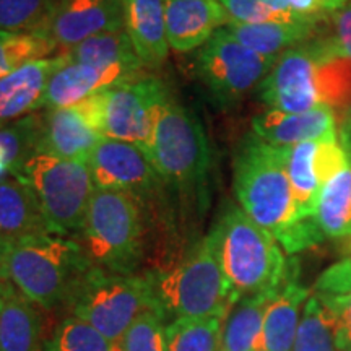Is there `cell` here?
<instances>
[{
	"mask_svg": "<svg viewBox=\"0 0 351 351\" xmlns=\"http://www.w3.org/2000/svg\"><path fill=\"white\" fill-rule=\"evenodd\" d=\"M289 147L251 135L234 158L232 187L243 212L293 256L326 241L315 221H300L288 176Z\"/></svg>",
	"mask_w": 351,
	"mask_h": 351,
	"instance_id": "1",
	"label": "cell"
},
{
	"mask_svg": "<svg viewBox=\"0 0 351 351\" xmlns=\"http://www.w3.org/2000/svg\"><path fill=\"white\" fill-rule=\"evenodd\" d=\"M90 267L77 241L59 234H33L7 239L0 275L33 304L51 309L72 300Z\"/></svg>",
	"mask_w": 351,
	"mask_h": 351,
	"instance_id": "2",
	"label": "cell"
},
{
	"mask_svg": "<svg viewBox=\"0 0 351 351\" xmlns=\"http://www.w3.org/2000/svg\"><path fill=\"white\" fill-rule=\"evenodd\" d=\"M213 231L223 274L236 300L282 287L295 258L285 257L278 241L252 221L243 208H228Z\"/></svg>",
	"mask_w": 351,
	"mask_h": 351,
	"instance_id": "3",
	"label": "cell"
},
{
	"mask_svg": "<svg viewBox=\"0 0 351 351\" xmlns=\"http://www.w3.org/2000/svg\"><path fill=\"white\" fill-rule=\"evenodd\" d=\"M150 161L165 187L186 202L207 194L210 147L199 117L168 93L158 114Z\"/></svg>",
	"mask_w": 351,
	"mask_h": 351,
	"instance_id": "4",
	"label": "cell"
},
{
	"mask_svg": "<svg viewBox=\"0 0 351 351\" xmlns=\"http://www.w3.org/2000/svg\"><path fill=\"white\" fill-rule=\"evenodd\" d=\"M78 232L91 267L134 274L143 251L142 200L129 192L96 189Z\"/></svg>",
	"mask_w": 351,
	"mask_h": 351,
	"instance_id": "5",
	"label": "cell"
},
{
	"mask_svg": "<svg viewBox=\"0 0 351 351\" xmlns=\"http://www.w3.org/2000/svg\"><path fill=\"white\" fill-rule=\"evenodd\" d=\"M153 285L161 314L174 319L228 315L238 301L223 274L215 231L179 265L153 278Z\"/></svg>",
	"mask_w": 351,
	"mask_h": 351,
	"instance_id": "6",
	"label": "cell"
},
{
	"mask_svg": "<svg viewBox=\"0 0 351 351\" xmlns=\"http://www.w3.org/2000/svg\"><path fill=\"white\" fill-rule=\"evenodd\" d=\"M70 301L75 317L117 343L145 311H160L152 276L114 274L96 267L85 271Z\"/></svg>",
	"mask_w": 351,
	"mask_h": 351,
	"instance_id": "7",
	"label": "cell"
},
{
	"mask_svg": "<svg viewBox=\"0 0 351 351\" xmlns=\"http://www.w3.org/2000/svg\"><path fill=\"white\" fill-rule=\"evenodd\" d=\"M168 93L160 78L142 75L101 90L78 106L101 137L135 145L150 160L158 114Z\"/></svg>",
	"mask_w": 351,
	"mask_h": 351,
	"instance_id": "8",
	"label": "cell"
},
{
	"mask_svg": "<svg viewBox=\"0 0 351 351\" xmlns=\"http://www.w3.org/2000/svg\"><path fill=\"white\" fill-rule=\"evenodd\" d=\"M19 178L34 191L54 234L69 236L82 230L96 191L88 163L36 153Z\"/></svg>",
	"mask_w": 351,
	"mask_h": 351,
	"instance_id": "9",
	"label": "cell"
},
{
	"mask_svg": "<svg viewBox=\"0 0 351 351\" xmlns=\"http://www.w3.org/2000/svg\"><path fill=\"white\" fill-rule=\"evenodd\" d=\"M276 59L257 54L221 28L197 52L195 70L210 99L232 108L258 88Z\"/></svg>",
	"mask_w": 351,
	"mask_h": 351,
	"instance_id": "10",
	"label": "cell"
},
{
	"mask_svg": "<svg viewBox=\"0 0 351 351\" xmlns=\"http://www.w3.org/2000/svg\"><path fill=\"white\" fill-rule=\"evenodd\" d=\"M314 39L283 52L258 85V96L269 109L300 114L322 108L317 86L319 57Z\"/></svg>",
	"mask_w": 351,
	"mask_h": 351,
	"instance_id": "11",
	"label": "cell"
},
{
	"mask_svg": "<svg viewBox=\"0 0 351 351\" xmlns=\"http://www.w3.org/2000/svg\"><path fill=\"white\" fill-rule=\"evenodd\" d=\"M88 168L96 189L129 192L142 202L165 187L147 155L121 140L101 137L88 158Z\"/></svg>",
	"mask_w": 351,
	"mask_h": 351,
	"instance_id": "12",
	"label": "cell"
},
{
	"mask_svg": "<svg viewBox=\"0 0 351 351\" xmlns=\"http://www.w3.org/2000/svg\"><path fill=\"white\" fill-rule=\"evenodd\" d=\"M124 28L122 0H60L43 38L67 52L95 34Z\"/></svg>",
	"mask_w": 351,
	"mask_h": 351,
	"instance_id": "13",
	"label": "cell"
},
{
	"mask_svg": "<svg viewBox=\"0 0 351 351\" xmlns=\"http://www.w3.org/2000/svg\"><path fill=\"white\" fill-rule=\"evenodd\" d=\"M69 62L65 52L29 60L0 78V125L10 124L46 106V91L51 77Z\"/></svg>",
	"mask_w": 351,
	"mask_h": 351,
	"instance_id": "14",
	"label": "cell"
},
{
	"mask_svg": "<svg viewBox=\"0 0 351 351\" xmlns=\"http://www.w3.org/2000/svg\"><path fill=\"white\" fill-rule=\"evenodd\" d=\"M142 75L143 70L129 67V65L93 67V65L69 60L51 77L44 108L57 109L73 106L101 90H106V88L134 80Z\"/></svg>",
	"mask_w": 351,
	"mask_h": 351,
	"instance_id": "15",
	"label": "cell"
},
{
	"mask_svg": "<svg viewBox=\"0 0 351 351\" xmlns=\"http://www.w3.org/2000/svg\"><path fill=\"white\" fill-rule=\"evenodd\" d=\"M163 3L169 47L181 54L202 47L228 25L219 0H163Z\"/></svg>",
	"mask_w": 351,
	"mask_h": 351,
	"instance_id": "16",
	"label": "cell"
},
{
	"mask_svg": "<svg viewBox=\"0 0 351 351\" xmlns=\"http://www.w3.org/2000/svg\"><path fill=\"white\" fill-rule=\"evenodd\" d=\"M99 138L101 135L78 104L41 112L38 153L88 163V158Z\"/></svg>",
	"mask_w": 351,
	"mask_h": 351,
	"instance_id": "17",
	"label": "cell"
},
{
	"mask_svg": "<svg viewBox=\"0 0 351 351\" xmlns=\"http://www.w3.org/2000/svg\"><path fill=\"white\" fill-rule=\"evenodd\" d=\"M311 289L300 282V267L295 258L291 271L267 304L258 351H293L302 309Z\"/></svg>",
	"mask_w": 351,
	"mask_h": 351,
	"instance_id": "18",
	"label": "cell"
},
{
	"mask_svg": "<svg viewBox=\"0 0 351 351\" xmlns=\"http://www.w3.org/2000/svg\"><path fill=\"white\" fill-rule=\"evenodd\" d=\"M252 132L257 138L275 147H291L296 143L317 142L339 135L335 112L327 106L300 114L269 109L254 117Z\"/></svg>",
	"mask_w": 351,
	"mask_h": 351,
	"instance_id": "19",
	"label": "cell"
},
{
	"mask_svg": "<svg viewBox=\"0 0 351 351\" xmlns=\"http://www.w3.org/2000/svg\"><path fill=\"white\" fill-rule=\"evenodd\" d=\"M124 26L145 69H158L169 54L163 0H122Z\"/></svg>",
	"mask_w": 351,
	"mask_h": 351,
	"instance_id": "20",
	"label": "cell"
},
{
	"mask_svg": "<svg viewBox=\"0 0 351 351\" xmlns=\"http://www.w3.org/2000/svg\"><path fill=\"white\" fill-rule=\"evenodd\" d=\"M0 234L7 239L54 234L36 194L21 178L0 182Z\"/></svg>",
	"mask_w": 351,
	"mask_h": 351,
	"instance_id": "21",
	"label": "cell"
},
{
	"mask_svg": "<svg viewBox=\"0 0 351 351\" xmlns=\"http://www.w3.org/2000/svg\"><path fill=\"white\" fill-rule=\"evenodd\" d=\"M0 351H44L36 304L10 283L0 295Z\"/></svg>",
	"mask_w": 351,
	"mask_h": 351,
	"instance_id": "22",
	"label": "cell"
},
{
	"mask_svg": "<svg viewBox=\"0 0 351 351\" xmlns=\"http://www.w3.org/2000/svg\"><path fill=\"white\" fill-rule=\"evenodd\" d=\"M324 25H326V20L320 23H307V21H289V23L274 21V23L256 25L231 23L225 28L241 44L257 54L280 57L283 52L314 39L322 32Z\"/></svg>",
	"mask_w": 351,
	"mask_h": 351,
	"instance_id": "23",
	"label": "cell"
},
{
	"mask_svg": "<svg viewBox=\"0 0 351 351\" xmlns=\"http://www.w3.org/2000/svg\"><path fill=\"white\" fill-rule=\"evenodd\" d=\"M274 293L244 296L234 302L223 324L219 351H258L263 315Z\"/></svg>",
	"mask_w": 351,
	"mask_h": 351,
	"instance_id": "24",
	"label": "cell"
},
{
	"mask_svg": "<svg viewBox=\"0 0 351 351\" xmlns=\"http://www.w3.org/2000/svg\"><path fill=\"white\" fill-rule=\"evenodd\" d=\"M315 221L326 239L343 243L351 238V158L346 168L320 189Z\"/></svg>",
	"mask_w": 351,
	"mask_h": 351,
	"instance_id": "25",
	"label": "cell"
},
{
	"mask_svg": "<svg viewBox=\"0 0 351 351\" xmlns=\"http://www.w3.org/2000/svg\"><path fill=\"white\" fill-rule=\"evenodd\" d=\"M324 32V28H322ZM320 32L314 39L317 51V86L322 106L330 108L335 117L351 109V59L328 49Z\"/></svg>",
	"mask_w": 351,
	"mask_h": 351,
	"instance_id": "26",
	"label": "cell"
},
{
	"mask_svg": "<svg viewBox=\"0 0 351 351\" xmlns=\"http://www.w3.org/2000/svg\"><path fill=\"white\" fill-rule=\"evenodd\" d=\"M41 112L0 125V182L19 178L29 158L38 153Z\"/></svg>",
	"mask_w": 351,
	"mask_h": 351,
	"instance_id": "27",
	"label": "cell"
},
{
	"mask_svg": "<svg viewBox=\"0 0 351 351\" xmlns=\"http://www.w3.org/2000/svg\"><path fill=\"white\" fill-rule=\"evenodd\" d=\"M70 62L109 67V65H129V67L147 70L132 46L129 34L124 28L99 33L85 39L75 47L65 52Z\"/></svg>",
	"mask_w": 351,
	"mask_h": 351,
	"instance_id": "28",
	"label": "cell"
},
{
	"mask_svg": "<svg viewBox=\"0 0 351 351\" xmlns=\"http://www.w3.org/2000/svg\"><path fill=\"white\" fill-rule=\"evenodd\" d=\"M315 148L317 142H302L289 147L288 176L300 221H315V210L322 189L314 169Z\"/></svg>",
	"mask_w": 351,
	"mask_h": 351,
	"instance_id": "29",
	"label": "cell"
},
{
	"mask_svg": "<svg viewBox=\"0 0 351 351\" xmlns=\"http://www.w3.org/2000/svg\"><path fill=\"white\" fill-rule=\"evenodd\" d=\"M293 351H343L335 315L317 293L307 298Z\"/></svg>",
	"mask_w": 351,
	"mask_h": 351,
	"instance_id": "30",
	"label": "cell"
},
{
	"mask_svg": "<svg viewBox=\"0 0 351 351\" xmlns=\"http://www.w3.org/2000/svg\"><path fill=\"white\" fill-rule=\"evenodd\" d=\"M226 315L179 317L166 327L168 351H219Z\"/></svg>",
	"mask_w": 351,
	"mask_h": 351,
	"instance_id": "31",
	"label": "cell"
},
{
	"mask_svg": "<svg viewBox=\"0 0 351 351\" xmlns=\"http://www.w3.org/2000/svg\"><path fill=\"white\" fill-rule=\"evenodd\" d=\"M60 0H0V29L43 36Z\"/></svg>",
	"mask_w": 351,
	"mask_h": 351,
	"instance_id": "32",
	"label": "cell"
},
{
	"mask_svg": "<svg viewBox=\"0 0 351 351\" xmlns=\"http://www.w3.org/2000/svg\"><path fill=\"white\" fill-rule=\"evenodd\" d=\"M57 51L54 43L38 34L12 33L0 29V78L15 72L29 60L51 57Z\"/></svg>",
	"mask_w": 351,
	"mask_h": 351,
	"instance_id": "33",
	"label": "cell"
},
{
	"mask_svg": "<svg viewBox=\"0 0 351 351\" xmlns=\"http://www.w3.org/2000/svg\"><path fill=\"white\" fill-rule=\"evenodd\" d=\"M44 351H121L117 341L109 340L85 320L65 319Z\"/></svg>",
	"mask_w": 351,
	"mask_h": 351,
	"instance_id": "34",
	"label": "cell"
},
{
	"mask_svg": "<svg viewBox=\"0 0 351 351\" xmlns=\"http://www.w3.org/2000/svg\"><path fill=\"white\" fill-rule=\"evenodd\" d=\"M228 16V25L289 23L298 20L289 10L288 0H219ZM309 23V21H307Z\"/></svg>",
	"mask_w": 351,
	"mask_h": 351,
	"instance_id": "35",
	"label": "cell"
},
{
	"mask_svg": "<svg viewBox=\"0 0 351 351\" xmlns=\"http://www.w3.org/2000/svg\"><path fill=\"white\" fill-rule=\"evenodd\" d=\"M163 320L158 309L145 311L121 339V351H168Z\"/></svg>",
	"mask_w": 351,
	"mask_h": 351,
	"instance_id": "36",
	"label": "cell"
},
{
	"mask_svg": "<svg viewBox=\"0 0 351 351\" xmlns=\"http://www.w3.org/2000/svg\"><path fill=\"white\" fill-rule=\"evenodd\" d=\"M322 36L333 54L351 59V0L328 15Z\"/></svg>",
	"mask_w": 351,
	"mask_h": 351,
	"instance_id": "37",
	"label": "cell"
},
{
	"mask_svg": "<svg viewBox=\"0 0 351 351\" xmlns=\"http://www.w3.org/2000/svg\"><path fill=\"white\" fill-rule=\"evenodd\" d=\"M351 291V254L333 263L319 276L314 293L319 295H345Z\"/></svg>",
	"mask_w": 351,
	"mask_h": 351,
	"instance_id": "38",
	"label": "cell"
},
{
	"mask_svg": "<svg viewBox=\"0 0 351 351\" xmlns=\"http://www.w3.org/2000/svg\"><path fill=\"white\" fill-rule=\"evenodd\" d=\"M319 295V293H317ZM332 309L337 320L340 346L343 351H351V291L345 295H320Z\"/></svg>",
	"mask_w": 351,
	"mask_h": 351,
	"instance_id": "39",
	"label": "cell"
},
{
	"mask_svg": "<svg viewBox=\"0 0 351 351\" xmlns=\"http://www.w3.org/2000/svg\"><path fill=\"white\" fill-rule=\"evenodd\" d=\"M337 132H339V140L341 147L351 153V109L346 111L343 116L337 117Z\"/></svg>",
	"mask_w": 351,
	"mask_h": 351,
	"instance_id": "40",
	"label": "cell"
},
{
	"mask_svg": "<svg viewBox=\"0 0 351 351\" xmlns=\"http://www.w3.org/2000/svg\"><path fill=\"white\" fill-rule=\"evenodd\" d=\"M320 2H322V5H324V8H326V12L328 13V15H330V13L337 12L339 8L343 7L345 3H348L350 0H320Z\"/></svg>",
	"mask_w": 351,
	"mask_h": 351,
	"instance_id": "41",
	"label": "cell"
},
{
	"mask_svg": "<svg viewBox=\"0 0 351 351\" xmlns=\"http://www.w3.org/2000/svg\"><path fill=\"white\" fill-rule=\"evenodd\" d=\"M5 245H7V238H3L0 234V267H2V258H3V252H5Z\"/></svg>",
	"mask_w": 351,
	"mask_h": 351,
	"instance_id": "42",
	"label": "cell"
},
{
	"mask_svg": "<svg viewBox=\"0 0 351 351\" xmlns=\"http://www.w3.org/2000/svg\"><path fill=\"white\" fill-rule=\"evenodd\" d=\"M341 251H343L345 256H350L351 254V238L341 243Z\"/></svg>",
	"mask_w": 351,
	"mask_h": 351,
	"instance_id": "43",
	"label": "cell"
},
{
	"mask_svg": "<svg viewBox=\"0 0 351 351\" xmlns=\"http://www.w3.org/2000/svg\"><path fill=\"white\" fill-rule=\"evenodd\" d=\"M7 285H8V282H7V280H5V278H3V276H2V275H0V295H2V291H3V289H5V287H7Z\"/></svg>",
	"mask_w": 351,
	"mask_h": 351,
	"instance_id": "44",
	"label": "cell"
}]
</instances>
